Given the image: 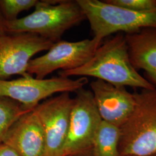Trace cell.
<instances>
[{
	"mask_svg": "<svg viewBox=\"0 0 156 156\" xmlns=\"http://www.w3.org/2000/svg\"><path fill=\"white\" fill-rule=\"evenodd\" d=\"M58 75L94 77L118 87L153 90L156 87L143 77L133 66L128 55L125 35L119 33L102 44L93 57L82 66L59 71Z\"/></svg>",
	"mask_w": 156,
	"mask_h": 156,
	"instance_id": "1",
	"label": "cell"
},
{
	"mask_svg": "<svg viewBox=\"0 0 156 156\" xmlns=\"http://www.w3.org/2000/svg\"><path fill=\"white\" fill-rule=\"evenodd\" d=\"M0 156H20L12 147L5 143H0Z\"/></svg>",
	"mask_w": 156,
	"mask_h": 156,
	"instance_id": "17",
	"label": "cell"
},
{
	"mask_svg": "<svg viewBox=\"0 0 156 156\" xmlns=\"http://www.w3.org/2000/svg\"><path fill=\"white\" fill-rule=\"evenodd\" d=\"M129 59L134 68L143 69L156 87V28H142L126 34Z\"/></svg>",
	"mask_w": 156,
	"mask_h": 156,
	"instance_id": "12",
	"label": "cell"
},
{
	"mask_svg": "<svg viewBox=\"0 0 156 156\" xmlns=\"http://www.w3.org/2000/svg\"><path fill=\"white\" fill-rule=\"evenodd\" d=\"M6 33V20L0 11V37Z\"/></svg>",
	"mask_w": 156,
	"mask_h": 156,
	"instance_id": "18",
	"label": "cell"
},
{
	"mask_svg": "<svg viewBox=\"0 0 156 156\" xmlns=\"http://www.w3.org/2000/svg\"><path fill=\"white\" fill-rule=\"evenodd\" d=\"M4 143L20 156H45V134L38 117L33 111L18 119L6 135Z\"/></svg>",
	"mask_w": 156,
	"mask_h": 156,
	"instance_id": "11",
	"label": "cell"
},
{
	"mask_svg": "<svg viewBox=\"0 0 156 156\" xmlns=\"http://www.w3.org/2000/svg\"><path fill=\"white\" fill-rule=\"evenodd\" d=\"M156 156V154H154V155H153V156Z\"/></svg>",
	"mask_w": 156,
	"mask_h": 156,
	"instance_id": "19",
	"label": "cell"
},
{
	"mask_svg": "<svg viewBox=\"0 0 156 156\" xmlns=\"http://www.w3.org/2000/svg\"><path fill=\"white\" fill-rule=\"evenodd\" d=\"M135 105L120 128L119 156L156 154V88L134 93Z\"/></svg>",
	"mask_w": 156,
	"mask_h": 156,
	"instance_id": "3",
	"label": "cell"
},
{
	"mask_svg": "<svg viewBox=\"0 0 156 156\" xmlns=\"http://www.w3.org/2000/svg\"><path fill=\"white\" fill-rule=\"evenodd\" d=\"M106 2L128 10L147 13L156 11V0H106Z\"/></svg>",
	"mask_w": 156,
	"mask_h": 156,
	"instance_id": "16",
	"label": "cell"
},
{
	"mask_svg": "<svg viewBox=\"0 0 156 156\" xmlns=\"http://www.w3.org/2000/svg\"><path fill=\"white\" fill-rule=\"evenodd\" d=\"M120 128L103 120L95 134L92 156H119Z\"/></svg>",
	"mask_w": 156,
	"mask_h": 156,
	"instance_id": "13",
	"label": "cell"
},
{
	"mask_svg": "<svg viewBox=\"0 0 156 156\" xmlns=\"http://www.w3.org/2000/svg\"><path fill=\"white\" fill-rule=\"evenodd\" d=\"M53 44L33 34L6 33L0 37V79L6 80L15 75L31 76L27 70L32 57L49 50Z\"/></svg>",
	"mask_w": 156,
	"mask_h": 156,
	"instance_id": "8",
	"label": "cell"
},
{
	"mask_svg": "<svg viewBox=\"0 0 156 156\" xmlns=\"http://www.w3.org/2000/svg\"><path fill=\"white\" fill-rule=\"evenodd\" d=\"M75 93L62 156H92L94 137L102 119L91 90L83 87Z\"/></svg>",
	"mask_w": 156,
	"mask_h": 156,
	"instance_id": "5",
	"label": "cell"
},
{
	"mask_svg": "<svg viewBox=\"0 0 156 156\" xmlns=\"http://www.w3.org/2000/svg\"><path fill=\"white\" fill-rule=\"evenodd\" d=\"M95 103L102 120L120 128L135 105L134 93L100 79L90 83Z\"/></svg>",
	"mask_w": 156,
	"mask_h": 156,
	"instance_id": "10",
	"label": "cell"
},
{
	"mask_svg": "<svg viewBox=\"0 0 156 156\" xmlns=\"http://www.w3.org/2000/svg\"><path fill=\"white\" fill-rule=\"evenodd\" d=\"M30 111L16 101L0 96V143L17 120Z\"/></svg>",
	"mask_w": 156,
	"mask_h": 156,
	"instance_id": "14",
	"label": "cell"
},
{
	"mask_svg": "<svg viewBox=\"0 0 156 156\" xmlns=\"http://www.w3.org/2000/svg\"><path fill=\"white\" fill-rule=\"evenodd\" d=\"M38 0H0V11L7 22L17 19L18 15L35 7Z\"/></svg>",
	"mask_w": 156,
	"mask_h": 156,
	"instance_id": "15",
	"label": "cell"
},
{
	"mask_svg": "<svg viewBox=\"0 0 156 156\" xmlns=\"http://www.w3.org/2000/svg\"><path fill=\"white\" fill-rule=\"evenodd\" d=\"M73 98L62 93L40 102L33 109L45 134V156H62Z\"/></svg>",
	"mask_w": 156,
	"mask_h": 156,
	"instance_id": "9",
	"label": "cell"
},
{
	"mask_svg": "<svg viewBox=\"0 0 156 156\" xmlns=\"http://www.w3.org/2000/svg\"><path fill=\"white\" fill-rule=\"evenodd\" d=\"M85 19L77 1H39L30 15L6 21V32L36 34L55 43L68 30Z\"/></svg>",
	"mask_w": 156,
	"mask_h": 156,
	"instance_id": "2",
	"label": "cell"
},
{
	"mask_svg": "<svg viewBox=\"0 0 156 156\" xmlns=\"http://www.w3.org/2000/svg\"><path fill=\"white\" fill-rule=\"evenodd\" d=\"M89 22L95 39L102 41L112 34L137 32L142 28H156V11H133L99 0H76Z\"/></svg>",
	"mask_w": 156,
	"mask_h": 156,
	"instance_id": "4",
	"label": "cell"
},
{
	"mask_svg": "<svg viewBox=\"0 0 156 156\" xmlns=\"http://www.w3.org/2000/svg\"><path fill=\"white\" fill-rule=\"evenodd\" d=\"M87 83L86 77L72 79L60 76L42 79L32 76L11 80L0 79V96L16 101L27 109L32 111L42 101L51 95L75 93Z\"/></svg>",
	"mask_w": 156,
	"mask_h": 156,
	"instance_id": "6",
	"label": "cell"
},
{
	"mask_svg": "<svg viewBox=\"0 0 156 156\" xmlns=\"http://www.w3.org/2000/svg\"><path fill=\"white\" fill-rule=\"evenodd\" d=\"M102 44V41L94 38L77 42L60 40L44 55L32 58L28 63L27 73L42 79L56 70L68 71L81 67L90 60Z\"/></svg>",
	"mask_w": 156,
	"mask_h": 156,
	"instance_id": "7",
	"label": "cell"
}]
</instances>
